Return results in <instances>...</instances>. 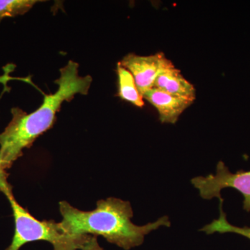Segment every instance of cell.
<instances>
[{"instance_id":"6da1fadb","label":"cell","mask_w":250,"mask_h":250,"mask_svg":"<svg viewBox=\"0 0 250 250\" xmlns=\"http://www.w3.org/2000/svg\"><path fill=\"white\" fill-rule=\"evenodd\" d=\"M92 82L90 75L80 76L79 64L70 60L60 69V77L54 82L58 89L45 95L40 107L31 113L11 108L12 119L0 134V185L8 182L6 170L22 156L23 150L52 127L62 103L71 101L77 94L88 95Z\"/></svg>"},{"instance_id":"7a4b0ae2","label":"cell","mask_w":250,"mask_h":250,"mask_svg":"<svg viewBox=\"0 0 250 250\" xmlns=\"http://www.w3.org/2000/svg\"><path fill=\"white\" fill-rule=\"evenodd\" d=\"M59 208L62 217L61 225L67 233L101 236L125 250L141 246L148 233L171 225L167 215L143 226L135 225L131 222L134 212L129 202L115 197L100 200L97 208L90 211L78 209L67 202H61Z\"/></svg>"},{"instance_id":"3957f363","label":"cell","mask_w":250,"mask_h":250,"mask_svg":"<svg viewBox=\"0 0 250 250\" xmlns=\"http://www.w3.org/2000/svg\"><path fill=\"white\" fill-rule=\"evenodd\" d=\"M1 192L10 202L15 220L14 238L6 250H19L24 245L38 241L49 242L54 250H83L96 241L95 236L67 233L61 223H56L54 220H37L18 204L10 184Z\"/></svg>"},{"instance_id":"277c9868","label":"cell","mask_w":250,"mask_h":250,"mask_svg":"<svg viewBox=\"0 0 250 250\" xmlns=\"http://www.w3.org/2000/svg\"><path fill=\"white\" fill-rule=\"evenodd\" d=\"M191 184L200 192L204 200L213 198L222 200L221 191L231 188L241 192L244 198L243 209L250 212V170L230 172L228 166L223 161H219L215 174L198 176L191 179Z\"/></svg>"},{"instance_id":"5b68a950","label":"cell","mask_w":250,"mask_h":250,"mask_svg":"<svg viewBox=\"0 0 250 250\" xmlns=\"http://www.w3.org/2000/svg\"><path fill=\"white\" fill-rule=\"evenodd\" d=\"M119 62L131 72L142 95L154 88V82L159 74L173 64L163 52L149 56L129 53Z\"/></svg>"},{"instance_id":"8992f818","label":"cell","mask_w":250,"mask_h":250,"mask_svg":"<svg viewBox=\"0 0 250 250\" xmlns=\"http://www.w3.org/2000/svg\"><path fill=\"white\" fill-rule=\"evenodd\" d=\"M143 98L156 108L159 121L164 124H175L182 113L194 103L190 99L170 95L155 88L143 93Z\"/></svg>"},{"instance_id":"52a82bcc","label":"cell","mask_w":250,"mask_h":250,"mask_svg":"<svg viewBox=\"0 0 250 250\" xmlns=\"http://www.w3.org/2000/svg\"><path fill=\"white\" fill-rule=\"evenodd\" d=\"M154 88L175 96L190 99L195 101L196 90L181 73L174 64L166 67L156 77Z\"/></svg>"},{"instance_id":"ba28073f","label":"cell","mask_w":250,"mask_h":250,"mask_svg":"<svg viewBox=\"0 0 250 250\" xmlns=\"http://www.w3.org/2000/svg\"><path fill=\"white\" fill-rule=\"evenodd\" d=\"M116 71L118 78V96L137 107L143 108L145 106L144 99L131 72L122 66L120 62L117 64Z\"/></svg>"},{"instance_id":"9c48e42d","label":"cell","mask_w":250,"mask_h":250,"mask_svg":"<svg viewBox=\"0 0 250 250\" xmlns=\"http://www.w3.org/2000/svg\"><path fill=\"white\" fill-rule=\"evenodd\" d=\"M220 216L212 223L205 225L201 229V231L207 234H213L214 233H233L246 237L250 240V228L245 226L243 228L235 226L229 223L226 213L223 210V200H220Z\"/></svg>"},{"instance_id":"30bf717a","label":"cell","mask_w":250,"mask_h":250,"mask_svg":"<svg viewBox=\"0 0 250 250\" xmlns=\"http://www.w3.org/2000/svg\"><path fill=\"white\" fill-rule=\"evenodd\" d=\"M38 0H0V18L14 17L27 13Z\"/></svg>"},{"instance_id":"8fae6325","label":"cell","mask_w":250,"mask_h":250,"mask_svg":"<svg viewBox=\"0 0 250 250\" xmlns=\"http://www.w3.org/2000/svg\"><path fill=\"white\" fill-rule=\"evenodd\" d=\"M83 250H104L103 248H101L98 243V241H95L94 242L93 244L91 246L88 247V248Z\"/></svg>"}]
</instances>
